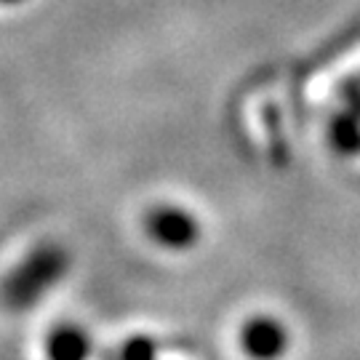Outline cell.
I'll return each mask as SVG.
<instances>
[{"label": "cell", "mask_w": 360, "mask_h": 360, "mask_svg": "<svg viewBox=\"0 0 360 360\" xmlns=\"http://www.w3.org/2000/svg\"><path fill=\"white\" fill-rule=\"evenodd\" d=\"M147 232L166 248H190L198 238V221L181 208L163 206L147 214Z\"/></svg>", "instance_id": "6da1fadb"}, {"label": "cell", "mask_w": 360, "mask_h": 360, "mask_svg": "<svg viewBox=\"0 0 360 360\" xmlns=\"http://www.w3.org/2000/svg\"><path fill=\"white\" fill-rule=\"evenodd\" d=\"M243 352L254 360H278L288 347V334L275 318H254L240 334Z\"/></svg>", "instance_id": "7a4b0ae2"}, {"label": "cell", "mask_w": 360, "mask_h": 360, "mask_svg": "<svg viewBox=\"0 0 360 360\" xmlns=\"http://www.w3.org/2000/svg\"><path fill=\"white\" fill-rule=\"evenodd\" d=\"M83 355H86V339L75 331L62 334L53 345V358L56 360H80Z\"/></svg>", "instance_id": "3957f363"}]
</instances>
